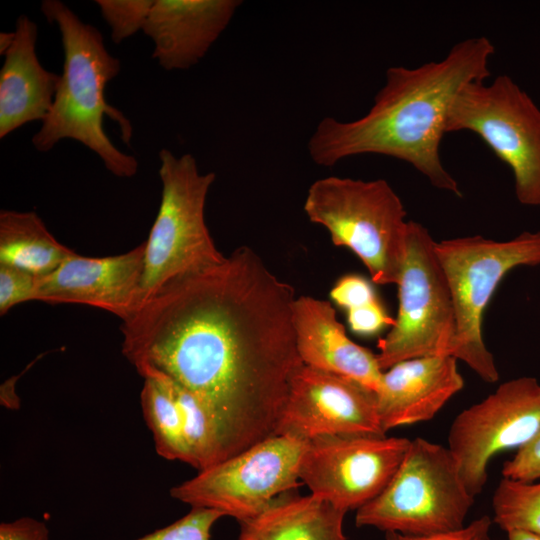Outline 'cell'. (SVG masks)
<instances>
[{"label": "cell", "mask_w": 540, "mask_h": 540, "mask_svg": "<svg viewBox=\"0 0 540 540\" xmlns=\"http://www.w3.org/2000/svg\"><path fill=\"white\" fill-rule=\"evenodd\" d=\"M294 289L249 247L165 284L122 322V353L165 378L216 420L227 458L275 435L290 381L304 365Z\"/></svg>", "instance_id": "cell-1"}, {"label": "cell", "mask_w": 540, "mask_h": 540, "mask_svg": "<svg viewBox=\"0 0 540 540\" xmlns=\"http://www.w3.org/2000/svg\"><path fill=\"white\" fill-rule=\"evenodd\" d=\"M494 53L493 43L478 36L455 44L440 61L388 68L364 116L349 122L325 117L318 123L308 141L309 156L325 167L362 154L393 157L413 166L437 189L460 196L440 156L447 114L465 85L489 77Z\"/></svg>", "instance_id": "cell-2"}, {"label": "cell", "mask_w": 540, "mask_h": 540, "mask_svg": "<svg viewBox=\"0 0 540 540\" xmlns=\"http://www.w3.org/2000/svg\"><path fill=\"white\" fill-rule=\"evenodd\" d=\"M41 10L58 27L64 63L52 107L32 137L35 149L47 152L59 141L72 139L100 157L113 175L134 176L138 161L120 151L103 128L107 115L118 124L126 144L132 138L130 121L105 98L106 85L120 72V61L107 51L100 31L84 23L63 2L45 0Z\"/></svg>", "instance_id": "cell-3"}, {"label": "cell", "mask_w": 540, "mask_h": 540, "mask_svg": "<svg viewBox=\"0 0 540 540\" xmlns=\"http://www.w3.org/2000/svg\"><path fill=\"white\" fill-rule=\"evenodd\" d=\"M308 219L350 249L378 285H397L406 255L408 222L400 197L384 179L337 176L316 180L304 202Z\"/></svg>", "instance_id": "cell-4"}, {"label": "cell", "mask_w": 540, "mask_h": 540, "mask_svg": "<svg viewBox=\"0 0 540 540\" xmlns=\"http://www.w3.org/2000/svg\"><path fill=\"white\" fill-rule=\"evenodd\" d=\"M474 499L449 448L415 438L386 488L357 510L355 523L385 533H447L465 526Z\"/></svg>", "instance_id": "cell-5"}, {"label": "cell", "mask_w": 540, "mask_h": 540, "mask_svg": "<svg viewBox=\"0 0 540 540\" xmlns=\"http://www.w3.org/2000/svg\"><path fill=\"white\" fill-rule=\"evenodd\" d=\"M162 194L145 241L140 306L175 278L222 263L205 223V202L215 174H201L191 154L159 152ZM139 306V307H140Z\"/></svg>", "instance_id": "cell-6"}, {"label": "cell", "mask_w": 540, "mask_h": 540, "mask_svg": "<svg viewBox=\"0 0 540 540\" xmlns=\"http://www.w3.org/2000/svg\"><path fill=\"white\" fill-rule=\"evenodd\" d=\"M455 311L453 357L466 363L484 382L499 372L482 332L484 312L500 282L519 266L540 265V231H524L507 241L465 236L436 242Z\"/></svg>", "instance_id": "cell-7"}, {"label": "cell", "mask_w": 540, "mask_h": 540, "mask_svg": "<svg viewBox=\"0 0 540 540\" xmlns=\"http://www.w3.org/2000/svg\"><path fill=\"white\" fill-rule=\"evenodd\" d=\"M485 81L471 82L456 94L446 133L478 135L511 169L517 200L540 206V109L509 76Z\"/></svg>", "instance_id": "cell-8"}, {"label": "cell", "mask_w": 540, "mask_h": 540, "mask_svg": "<svg viewBox=\"0 0 540 540\" xmlns=\"http://www.w3.org/2000/svg\"><path fill=\"white\" fill-rule=\"evenodd\" d=\"M435 244L423 225L408 222L406 255L397 284L398 312L376 354L383 371L412 358L453 357L455 311Z\"/></svg>", "instance_id": "cell-9"}, {"label": "cell", "mask_w": 540, "mask_h": 540, "mask_svg": "<svg viewBox=\"0 0 540 540\" xmlns=\"http://www.w3.org/2000/svg\"><path fill=\"white\" fill-rule=\"evenodd\" d=\"M308 441L273 435L170 489L191 507L219 511L239 523L264 510L279 495L299 486Z\"/></svg>", "instance_id": "cell-10"}, {"label": "cell", "mask_w": 540, "mask_h": 540, "mask_svg": "<svg viewBox=\"0 0 540 540\" xmlns=\"http://www.w3.org/2000/svg\"><path fill=\"white\" fill-rule=\"evenodd\" d=\"M539 429L540 382L534 377L508 380L460 412L449 429L448 448L470 494L483 490L495 455L520 449Z\"/></svg>", "instance_id": "cell-11"}, {"label": "cell", "mask_w": 540, "mask_h": 540, "mask_svg": "<svg viewBox=\"0 0 540 540\" xmlns=\"http://www.w3.org/2000/svg\"><path fill=\"white\" fill-rule=\"evenodd\" d=\"M410 439L373 435L323 436L308 441L299 479L335 507L358 510L389 484Z\"/></svg>", "instance_id": "cell-12"}, {"label": "cell", "mask_w": 540, "mask_h": 540, "mask_svg": "<svg viewBox=\"0 0 540 540\" xmlns=\"http://www.w3.org/2000/svg\"><path fill=\"white\" fill-rule=\"evenodd\" d=\"M275 435L385 436L375 393L350 379L302 365L293 375Z\"/></svg>", "instance_id": "cell-13"}, {"label": "cell", "mask_w": 540, "mask_h": 540, "mask_svg": "<svg viewBox=\"0 0 540 540\" xmlns=\"http://www.w3.org/2000/svg\"><path fill=\"white\" fill-rule=\"evenodd\" d=\"M145 242L119 255L87 257L74 253L39 277L35 301L96 307L129 319L140 306Z\"/></svg>", "instance_id": "cell-14"}, {"label": "cell", "mask_w": 540, "mask_h": 540, "mask_svg": "<svg viewBox=\"0 0 540 540\" xmlns=\"http://www.w3.org/2000/svg\"><path fill=\"white\" fill-rule=\"evenodd\" d=\"M464 387L457 359L428 356L398 362L383 371L375 393L382 430L432 419Z\"/></svg>", "instance_id": "cell-15"}, {"label": "cell", "mask_w": 540, "mask_h": 540, "mask_svg": "<svg viewBox=\"0 0 540 540\" xmlns=\"http://www.w3.org/2000/svg\"><path fill=\"white\" fill-rule=\"evenodd\" d=\"M239 0H154L143 32L165 70L196 65L229 25Z\"/></svg>", "instance_id": "cell-16"}, {"label": "cell", "mask_w": 540, "mask_h": 540, "mask_svg": "<svg viewBox=\"0 0 540 540\" xmlns=\"http://www.w3.org/2000/svg\"><path fill=\"white\" fill-rule=\"evenodd\" d=\"M292 320L304 365L350 379L376 393L383 373L377 355L348 337L330 302L298 297L293 302Z\"/></svg>", "instance_id": "cell-17"}, {"label": "cell", "mask_w": 540, "mask_h": 540, "mask_svg": "<svg viewBox=\"0 0 540 540\" xmlns=\"http://www.w3.org/2000/svg\"><path fill=\"white\" fill-rule=\"evenodd\" d=\"M15 37L0 71V138L49 113L60 75L46 70L36 54L38 28L28 16L16 22Z\"/></svg>", "instance_id": "cell-18"}, {"label": "cell", "mask_w": 540, "mask_h": 540, "mask_svg": "<svg viewBox=\"0 0 540 540\" xmlns=\"http://www.w3.org/2000/svg\"><path fill=\"white\" fill-rule=\"evenodd\" d=\"M346 513L312 494L300 496L289 491L256 516L240 522L237 540H346Z\"/></svg>", "instance_id": "cell-19"}, {"label": "cell", "mask_w": 540, "mask_h": 540, "mask_svg": "<svg viewBox=\"0 0 540 540\" xmlns=\"http://www.w3.org/2000/svg\"><path fill=\"white\" fill-rule=\"evenodd\" d=\"M75 252L58 242L34 212L0 213V264L43 277Z\"/></svg>", "instance_id": "cell-20"}, {"label": "cell", "mask_w": 540, "mask_h": 540, "mask_svg": "<svg viewBox=\"0 0 540 540\" xmlns=\"http://www.w3.org/2000/svg\"><path fill=\"white\" fill-rule=\"evenodd\" d=\"M140 403L157 454L187 463L182 415L168 382L160 377L144 378Z\"/></svg>", "instance_id": "cell-21"}, {"label": "cell", "mask_w": 540, "mask_h": 540, "mask_svg": "<svg viewBox=\"0 0 540 540\" xmlns=\"http://www.w3.org/2000/svg\"><path fill=\"white\" fill-rule=\"evenodd\" d=\"M163 379L181 411L187 464L202 471L227 459L223 436L212 414L191 393Z\"/></svg>", "instance_id": "cell-22"}, {"label": "cell", "mask_w": 540, "mask_h": 540, "mask_svg": "<svg viewBox=\"0 0 540 540\" xmlns=\"http://www.w3.org/2000/svg\"><path fill=\"white\" fill-rule=\"evenodd\" d=\"M330 297L345 309L348 325L358 335L372 336L394 323V318L388 315L373 285L361 275L341 277L331 289Z\"/></svg>", "instance_id": "cell-23"}, {"label": "cell", "mask_w": 540, "mask_h": 540, "mask_svg": "<svg viewBox=\"0 0 540 540\" xmlns=\"http://www.w3.org/2000/svg\"><path fill=\"white\" fill-rule=\"evenodd\" d=\"M493 522L506 532L524 530L540 534V481L502 477L492 498Z\"/></svg>", "instance_id": "cell-24"}, {"label": "cell", "mask_w": 540, "mask_h": 540, "mask_svg": "<svg viewBox=\"0 0 540 540\" xmlns=\"http://www.w3.org/2000/svg\"><path fill=\"white\" fill-rule=\"evenodd\" d=\"M100 14L111 30V39L119 44L144 29L154 0H97Z\"/></svg>", "instance_id": "cell-25"}, {"label": "cell", "mask_w": 540, "mask_h": 540, "mask_svg": "<svg viewBox=\"0 0 540 540\" xmlns=\"http://www.w3.org/2000/svg\"><path fill=\"white\" fill-rule=\"evenodd\" d=\"M221 517L214 509L191 507L175 522L134 540H210L211 529Z\"/></svg>", "instance_id": "cell-26"}, {"label": "cell", "mask_w": 540, "mask_h": 540, "mask_svg": "<svg viewBox=\"0 0 540 540\" xmlns=\"http://www.w3.org/2000/svg\"><path fill=\"white\" fill-rule=\"evenodd\" d=\"M39 277L19 268L0 264V314L27 301H35Z\"/></svg>", "instance_id": "cell-27"}, {"label": "cell", "mask_w": 540, "mask_h": 540, "mask_svg": "<svg viewBox=\"0 0 540 540\" xmlns=\"http://www.w3.org/2000/svg\"><path fill=\"white\" fill-rule=\"evenodd\" d=\"M502 476L524 482L540 479V429L524 446L517 450L502 467Z\"/></svg>", "instance_id": "cell-28"}, {"label": "cell", "mask_w": 540, "mask_h": 540, "mask_svg": "<svg viewBox=\"0 0 540 540\" xmlns=\"http://www.w3.org/2000/svg\"><path fill=\"white\" fill-rule=\"evenodd\" d=\"M492 522L489 516L484 515L455 531L426 536L388 532L385 533V540H491Z\"/></svg>", "instance_id": "cell-29"}, {"label": "cell", "mask_w": 540, "mask_h": 540, "mask_svg": "<svg viewBox=\"0 0 540 540\" xmlns=\"http://www.w3.org/2000/svg\"><path fill=\"white\" fill-rule=\"evenodd\" d=\"M0 540H49V530L43 521L22 517L0 524Z\"/></svg>", "instance_id": "cell-30"}, {"label": "cell", "mask_w": 540, "mask_h": 540, "mask_svg": "<svg viewBox=\"0 0 540 540\" xmlns=\"http://www.w3.org/2000/svg\"><path fill=\"white\" fill-rule=\"evenodd\" d=\"M507 540H540V534L524 530H511L506 532Z\"/></svg>", "instance_id": "cell-31"}, {"label": "cell", "mask_w": 540, "mask_h": 540, "mask_svg": "<svg viewBox=\"0 0 540 540\" xmlns=\"http://www.w3.org/2000/svg\"><path fill=\"white\" fill-rule=\"evenodd\" d=\"M14 32H1L0 33V54L4 55L11 47L14 41Z\"/></svg>", "instance_id": "cell-32"}]
</instances>
